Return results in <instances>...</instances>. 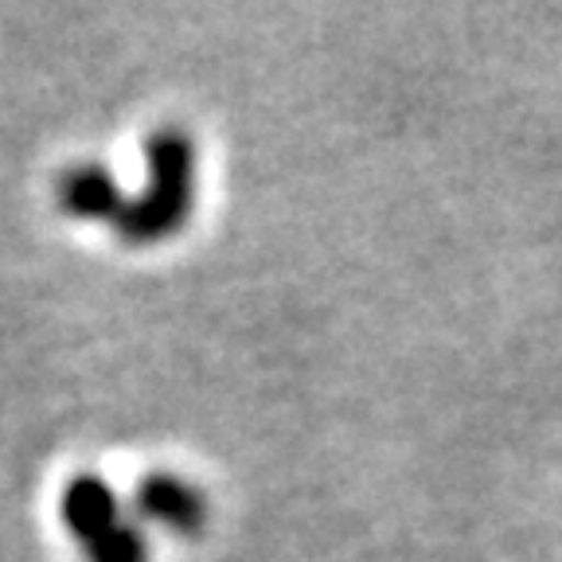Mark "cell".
<instances>
[{
    "label": "cell",
    "instance_id": "1",
    "mask_svg": "<svg viewBox=\"0 0 562 562\" xmlns=\"http://www.w3.org/2000/svg\"><path fill=\"white\" fill-rule=\"evenodd\" d=\"M145 188L125 195L117 207L114 231L130 246H153L180 235L195 211V140L192 133L165 125L145 145Z\"/></svg>",
    "mask_w": 562,
    "mask_h": 562
},
{
    "label": "cell",
    "instance_id": "2",
    "mask_svg": "<svg viewBox=\"0 0 562 562\" xmlns=\"http://www.w3.org/2000/svg\"><path fill=\"white\" fill-rule=\"evenodd\" d=\"M59 519L79 543L87 562H149V543L130 516L114 484L94 473H79L63 484Z\"/></svg>",
    "mask_w": 562,
    "mask_h": 562
},
{
    "label": "cell",
    "instance_id": "3",
    "mask_svg": "<svg viewBox=\"0 0 562 562\" xmlns=\"http://www.w3.org/2000/svg\"><path fill=\"white\" fill-rule=\"evenodd\" d=\"M133 519L165 527L168 536H200L207 524V501L192 481L172 473H149L133 492Z\"/></svg>",
    "mask_w": 562,
    "mask_h": 562
},
{
    "label": "cell",
    "instance_id": "4",
    "mask_svg": "<svg viewBox=\"0 0 562 562\" xmlns=\"http://www.w3.org/2000/svg\"><path fill=\"white\" fill-rule=\"evenodd\" d=\"M55 200H59V207L67 211V215H75V220L105 223V227H110L117 207H122L125 192L105 165H75L59 176Z\"/></svg>",
    "mask_w": 562,
    "mask_h": 562
}]
</instances>
